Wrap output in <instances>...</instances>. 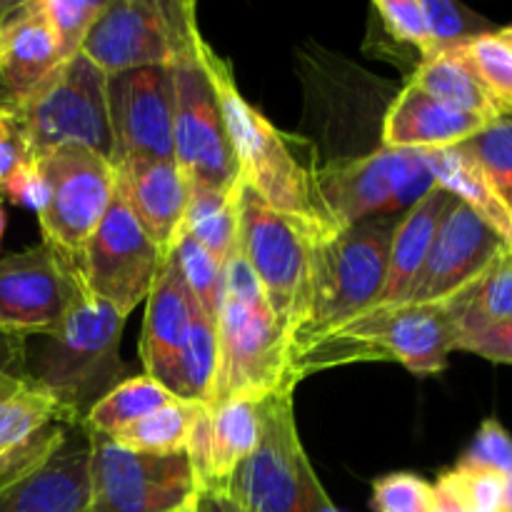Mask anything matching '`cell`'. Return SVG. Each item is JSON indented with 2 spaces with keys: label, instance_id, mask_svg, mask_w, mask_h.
Wrapping results in <instances>:
<instances>
[{
  "label": "cell",
  "instance_id": "obj_1",
  "mask_svg": "<svg viewBox=\"0 0 512 512\" xmlns=\"http://www.w3.org/2000/svg\"><path fill=\"white\" fill-rule=\"evenodd\" d=\"M458 350V330L443 303H403L373 308L333 333L290 353L288 383L298 385L318 370L348 363H400L415 375L448 368Z\"/></svg>",
  "mask_w": 512,
  "mask_h": 512
},
{
  "label": "cell",
  "instance_id": "obj_2",
  "mask_svg": "<svg viewBox=\"0 0 512 512\" xmlns=\"http://www.w3.org/2000/svg\"><path fill=\"white\" fill-rule=\"evenodd\" d=\"M215 333L218 370L208 408L233 398L263 400L275 390L293 388L288 383L290 340L238 248L225 263L223 305Z\"/></svg>",
  "mask_w": 512,
  "mask_h": 512
},
{
  "label": "cell",
  "instance_id": "obj_3",
  "mask_svg": "<svg viewBox=\"0 0 512 512\" xmlns=\"http://www.w3.org/2000/svg\"><path fill=\"white\" fill-rule=\"evenodd\" d=\"M400 218H373L315 238L303 320L293 353L368 313L383 290Z\"/></svg>",
  "mask_w": 512,
  "mask_h": 512
},
{
  "label": "cell",
  "instance_id": "obj_4",
  "mask_svg": "<svg viewBox=\"0 0 512 512\" xmlns=\"http://www.w3.org/2000/svg\"><path fill=\"white\" fill-rule=\"evenodd\" d=\"M195 53L218 95L240 183L253 190L255 198L268 208L318 225L313 213V168L295 153L293 138L275 128L243 98L230 65L205 43L203 35L195 43Z\"/></svg>",
  "mask_w": 512,
  "mask_h": 512
},
{
  "label": "cell",
  "instance_id": "obj_5",
  "mask_svg": "<svg viewBox=\"0 0 512 512\" xmlns=\"http://www.w3.org/2000/svg\"><path fill=\"white\" fill-rule=\"evenodd\" d=\"M125 320L120 310L90 293H80L58 333L45 340L28 383L65 410L73 425H83L88 410L125 380L120 360Z\"/></svg>",
  "mask_w": 512,
  "mask_h": 512
},
{
  "label": "cell",
  "instance_id": "obj_6",
  "mask_svg": "<svg viewBox=\"0 0 512 512\" xmlns=\"http://www.w3.org/2000/svg\"><path fill=\"white\" fill-rule=\"evenodd\" d=\"M435 188L428 150L378 148L313 168L320 235L373 218H403Z\"/></svg>",
  "mask_w": 512,
  "mask_h": 512
},
{
  "label": "cell",
  "instance_id": "obj_7",
  "mask_svg": "<svg viewBox=\"0 0 512 512\" xmlns=\"http://www.w3.org/2000/svg\"><path fill=\"white\" fill-rule=\"evenodd\" d=\"M260 440L223 493L245 512H325L333 508L300 443L293 388L260 400Z\"/></svg>",
  "mask_w": 512,
  "mask_h": 512
},
{
  "label": "cell",
  "instance_id": "obj_8",
  "mask_svg": "<svg viewBox=\"0 0 512 512\" xmlns=\"http://www.w3.org/2000/svg\"><path fill=\"white\" fill-rule=\"evenodd\" d=\"M30 160L63 145H85L113 163L108 115V75L78 53L60 65L33 95L10 105Z\"/></svg>",
  "mask_w": 512,
  "mask_h": 512
},
{
  "label": "cell",
  "instance_id": "obj_9",
  "mask_svg": "<svg viewBox=\"0 0 512 512\" xmlns=\"http://www.w3.org/2000/svg\"><path fill=\"white\" fill-rule=\"evenodd\" d=\"M318 225L268 208L240 183L238 250L258 278L275 320L288 335L290 348L303 320L313 245Z\"/></svg>",
  "mask_w": 512,
  "mask_h": 512
},
{
  "label": "cell",
  "instance_id": "obj_10",
  "mask_svg": "<svg viewBox=\"0 0 512 512\" xmlns=\"http://www.w3.org/2000/svg\"><path fill=\"white\" fill-rule=\"evenodd\" d=\"M33 163L45 178V205L38 213L43 243L75 273L85 245L113 203L118 170L85 145H63Z\"/></svg>",
  "mask_w": 512,
  "mask_h": 512
},
{
  "label": "cell",
  "instance_id": "obj_11",
  "mask_svg": "<svg viewBox=\"0 0 512 512\" xmlns=\"http://www.w3.org/2000/svg\"><path fill=\"white\" fill-rule=\"evenodd\" d=\"M198 33L193 3L110 0L80 53L113 78L138 68H170Z\"/></svg>",
  "mask_w": 512,
  "mask_h": 512
},
{
  "label": "cell",
  "instance_id": "obj_12",
  "mask_svg": "<svg viewBox=\"0 0 512 512\" xmlns=\"http://www.w3.org/2000/svg\"><path fill=\"white\" fill-rule=\"evenodd\" d=\"M90 440V512H175L200 493L188 455H148Z\"/></svg>",
  "mask_w": 512,
  "mask_h": 512
},
{
  "label": "cell",
  "instance_id": "obj_13",
  "mask_svg": "<svg viewBox=\"0 0 512 512\" xmlns=\"http://www.w3.org/2000/svg\"><path fill=\"white\" fill-rule=\"evenodd\" d=\"M200 35L203 33L195 35L193 48L170 65L175 100V163L188 178V185L230 190L240 185V173L218 95L195 53Z\"/></svg>",
  "mask_w": 512,
  "mask_h": 512
},
{
  "label": "cell",
  "instance_id": "obj_14",
  "mask_svg": "<svg viewBox=\"0 0 512 512\" xmlns=\"http://www.w3.org/2000/svg\"><path fill=\"white\" fill-rule=\"evenodd\" d=\"M165 255L145 235L115 190L108 213L85 245L75 275L85 293L105 300L123 315L145 303Z\"/></svg>",
  "mask_w": 512,
  "mask_h": 512
},
{
  "label": "cell",
  "instance_id": "obj_15",
  "mask_svg": "<svg viewBox=\"0 0 512 512\" xmlns=\"http://www.w3.org/2000/svg\"><path fill=\"white\" fill-rule=\"evenodd\" d=\"M113 165L168 163L173 143V70L138 68L108 78Z\"/></svg>",
  "mask_w": 512,
  "mask_h": 512
},
{
  "label": "cell",
  "instance_id": "obj_16",
  "mask_svg": "<svg viewBox=\"0 0 512 512\" xmlns=\"http://www.w3.org/2000/svg\"><path fill=\"white\" fill-rule=\"evenodd\" d=\"M83 285L45 243L0 258V333H58Z\"/></svg>",
  "mask_w": 512,
  "mask_h": 512
},
{
  "label": "cell",
  "instance_id": "obj_17",
  "mask_svg": "<svg viewBox=\"0 0 512 512\" xmlns=\"http://www.w3.org/2000/svg\"><path fill=\"white\" fill-rule=\"evenodd\" d=\"M505 248L512 245L455 198L405 303H445L473 283Z\"/></svg>",
  "mask_w": 512,
  "mask_h": 512
},
{
  "label": "cell",
  "instance_id": "obj_18",
  "mask_svg": "<svg viewBox=\"0 0 512 512\" xmlns=\"http://www.w3.org/2000/svg\"><path fill=\"white\" fill-rule=\"evenodd\" d=\"M73 420L53 398L20 378L0 393V488L58 453Z\"/></svg>",
  "mask_w": 512,
  "mask_h": 512
},
{
  "label": "cell",
  "instance_id": "obj_19",
  "mask_svg": "<svg viewBox=\"0 0 512 512\" xmlns=\"http://www.w3.org/2000/svg\"><path fill=\"white\" fill-rule=\"evenodd\" d=\"M260 428V400L255 398H233L215 408H200L185 450L200 493H223L235 468L258 445Z\"/></svg>",
  "mask_w": 512,
  "mask_h": 512
},
{
  "label": "cell",
  "instance_id": "obj_20",
  "mask_svg": "<svg viewBox=\"0 0 512 512\" xmlns=\"http://www.w3.org/2000/svg\"><path fill=\"white\" fill-rule=\"evenodd\" d=\"M60 65L40 0L0 3V108L23 103Z\"/></svg>",
  "mask_w": 512,
  "mask_h": 512
},
{
  "label": "cell",
  "instance_id": "obj_21",
  "mask_svg": "<svg viewBox=\"0 0 512 512\" xmlns=\"http://www.w3.org/2000/svg\"><path fill=\"white\" fill-rule=\"evenodd\" d=\"M118 170V195L150 240L168 258L183 233L190 185L175 160L128 163Z\"/></svg>",
  "mask_w": 512,
  "mask_h": 512
},
{
  "label": "cell",
  "instance_id": "obj_22",
  "mask_svg": "<svg viewBox=\"0 0 512 512\" xmlns=\"http://www.w3.org/2000/svg\"><path fill=\"white\" fill-rule=\"evenodd\" d=\"M198 300L180 278L178 268L165 258L148 298H145L143 335H140V360L145 375L158 380L165 388L175 363H178L183 345L188 340L190 325L198 313Z\"/></svg>",
  "mask_w": 512,
  "mask_h": 512
},
{
  "label": "cell",
  "instance_id": "obj_23",
  "mask_svg": "<svg viewBox=\"0 0 512 512\" xmlns=\"http://www.w3.org/2000/svg\"><path fill=\"white\" fill-rule=\"evenodd\" d=\"M0 512H90V443L63 448L0 488Z\"/></svg>",
  "mask_w": 512,
  "mask_h": 512
},
{
  "label": "cell",
  "instance_id": "obj_24",
  "mask_svg": "<svg viewBox=\"0 0 512 512\" xmlns=\"http://www.w3.org/2000/svg\"><path fill=\"white\" fill-rule=\"evenodd\" d=\"M485 125L490 123L448 108L408 83L385 113L383 145L400 150L458 148Z\"/></svg>",
  "mask_w": 512,
  "mask_h": 512
},
{
  "label": "cell",
  "instance_id": "obj_25",
  "mask_svg": "<svg viewBox=\"0 0 512 512\" xmlns=\"http://www.w3.org/2000/svg\"><path fill=\"white\" fill-rule=\"evenodd\" d=\"M453 200L455 198L448 190L435 185L415 208H410L400 218L393 235V245H390L388 273H385L383 290H380L373 308H393V305H403L408 300L410 290H413L415 280H418L420 270H423L425 260H428L435 233H438L440 223H443Z\"/></svg>",
  "mask_w": 512,
  "mask_h": 512
},
{
  "label": "cell",
  "instance_id": "obj_26",
  "mask_svg": "<svg viewBox=\"0 0 512 512\" xmlns=\"http://www.w3.org/2000/svg\"><path fill=\"white\" fill-rule=\"evenodd\" d=\"M410 85L423 90L425 95L435 98L438 103L448 105V108L460 110V113L475 115V118L485 120V123H495L500 120L498 105L483 88L480 78L475 75L473 65L465 58L463 48L443 50V53L428 55L420 60L413 70Z\"/></svg>",
  "mask_w": 512,
  "mask_h": 512
},
{
  "label": "cell",
  "instance_id": "obj_27",
  "mask_svg": "<svg viewBox=\"0 0 512 512\" xmlns=\"http://www.w3.org/2000/svg\"><path fill=\"white\" fill-rule=\"evenodd\" d=\"M428 160L435 185L445 188L453 198L468 205L505 243L512 245V215L500 203L493 185L488 183V178L478 168V163L460 148L428 150Z\"/></svg>",
  "mask_w": 512,
  "mask_h": 512
},
{
  "label": "cell",
  "instance_id": "obj_28",
  "mask_svg": "<svg viewBox=\"0 0 512 512\" xmlns=\"http://www.w3.org/2000/svg\"><path fill=\"white\" fill-rule=\"evenodd\" d=\"M458 338L512 320V248H505L478 278L445 300Z\"/></svg>",
  "mask_w": 512,
  "mask_h": 512
},
{
  "label": "cell",
  "instance_id": "obj_29",
  "mask_svg": "<svg viewBox=\"0 0 512 512\" xmlns=\"http://www.w3.org/2000/svg\"><path fill=\"white\" fill-rule=\"evenodd\" d=\"M238 203L240 185L230 190L190 185L188 210H185L180 238L188 235L225 265L238 248Z\"/></svg>",
  "mask_w": 512,
  "mask_h": 512
},
{
  "label": "cell",
  "instance_id": "obj_30",
  "mask_svg": "<svg viewBox=\"0 0 512 512\" xmlns=\"http://www.w3.org/2000/svg\"><path fill=\"white\" fill-rule=\"evenodd\" d=\"M175 400L178 398L170 390H165L158 380L150 378V375H130V378L120 380L115 388H110L88 410L80 428L88 430V435L113 438L115 433L125 430L128 425L138 423L140 418L175 403Z\"/></svg>",
  "mask_w": 512,
  "mask_h": 512
},
{
  "label": "cell",
  "instance_id": "obj_31",
  "mask_svg": "<svg viewBox=\"0 0 512 512\" xmlns=\"http://www.w3.org/2000/svg\"><path fill=\"white\" fill-rule=\"evenodd\" d=\"M215 370H218V333H215L213 320L203 313V308H198L183 353L165 383V390H170L175 398L185 400V403L208 408Z\"/></svg>",
  "mask_w": 512,
  "mask_h": 512
},
{
  "label": "cell",
  "instance_id": "obj_32",
  "mask_svg": "<svg viewBox=\"0 0 512 512\" xmlns=\"http://www.w3.org/2000/svg\"><path fill=\"white\" fill-rule=\"evenodd\" d=\"M203 405L185 403V400H175V403L158 408L155 413L145 415L138 423L128 425L125 430L115 433L113 443L120 448L135 450V453L148 455H178L188 450L190 430H193L195 420Z\"/></svg>",
  "mask_w": 512,
  "mask_h": 512
},
{
  "label": "cell",
  "instance_id": "obj_33",
  "mask_svg": "<svg viewBox=\"0 0 512 512\" xmlns=\"http://www.w3.org/2000/svg\"><path fill=\"white\" fill-rule=\"evenodd\" d=\"M458 148L478 163L500 203L512 215V118H500L485 125Z\"/></svg>",
  "mask_w": 512,
  "mask_h": 512
},
{
  "label": "cell",
  "instance_id": "obj_34",
  "mask_svg": "<svg viewBox=\"0 0 512 512\" xmlns=\"http://www.w3.org/2000/svg\"><path fill=\"white\" fill-rule=\"evenodd\" d=\"M168 258L175 263L180 278L185 280V285L193 293V298L198 300L203 313L215 323L220 305H223L225 265L188 235L178 240V245H175Z\"/></svg>",
  "mask_w": 512,
  "mask_h": 512
},
{
  "label": "cell",
  "instance_id": "obj_35",
  "mask_svg": "<svg viewBox=\"0 0 512 512\" xmlns=\"http://www.w3.org/2000/svg\"><path fill=\"white\" fill-rule=\"evenodd\" d=\"M503 118H512V50L495 30L460 45Z\"/></svg>",
  "mask_w": 512,
  "mask_h": 512
},
{
  "label": "cell",
  "instance_id": "obj_36",
  "mask_svg": "<svg viewBox=\"0 0 512 512\" xmlns=\"http://www.w3.org/2000/svg\"><path fill=\"white\" fill-rule=\"evenodd\" d=\"M420 8L428 28L430 55L460 48L468 40L490 33V25L483 15H475L473 10L453 0H420Z\"/></svg>",
  "mask_w": 512,
  "mask_h": 512
},
{
  "label": "cell",
  "instance_id": "obj_37",
  "mask_svg": "<svg viewBox=\"0 0 512 512\" xmlns=\"http://www.w3.org/2000/svg\"><path fill=\"white\" fill-rule=\"evenodd\" d=\"M110 0H40L63 63L80 53L85 38Z\"/></svg>",
  "mask_w": 512,
  "mask_h": 512
},
{
  "label": "cell",
  "instance_id": "obj_38",
  "mask_svg": "<svg viewBox=\"0 0 512 512\" xmlns=\"http://www.w3.org/2000/svg\"><path fill=\"white\" fill-rule=\"evenodd\" d=\"M440 485L450 490L468 512H500L505 495V475L493 470L460 468L443 473L438 478Z\"/></svg>",
  "mask_w": 512,
  "mask_h": 512
},
{
  "label": "cell",
  "instance_id": "obj_39",
  "mask_svg": "<svg viewBox=\"0 0 512 512\" xmlns=\"http://www.w3.org/2000/svg\"><path fill=\"white\" fill-rule=\"evenodd\" d=\"M435 488L415 473H390L373 483L375 512H433Z\"/></svg>",
  "mask_w": 512,
  "mask_h": 512
},
{
  "label": "cell",
  "instance_id": "obj_40",
  "mask_svg": "<svg viewBox=\"0 0 512 512\" xmlns=\"http://www.w3.org/2000/svg\"><path fill=\"white\" fill-rule=\"evenodd\" d=\"M460 468L475 470H493V473L508 475L512 473V435L498 420H485L475 433L473 443L460 455Z\"/></svg>",
  "mask_w": 512,
  "mask_h": 512
},
{
  "label": "cell",
  "instance_id": "obj_41",
  "mask_svg": "<svg viewBox=\"0 0 512 512\" xmlns=\"http://www.w3.org/2000/svg\"><path fill=\"white\" fill-rule=\"evenodd\" d=\"M373 10L395 40L413 45L423 58H428L430 40L420 0H375Z\"/></svg>",
  "mask_w": 512,
  "mask_h": 512
},
{
  "label": "cell",
  "instance_id": "obj_42",
  "mask_svg": "<svg viewBox=\"0 0 512 512\" xmlns=\"http://www.w3.org/2000/svg\"><path fill=\"white\" fill-rule=\"evenodd\" d=\"M458 350L475 353L485 360H493V363L512 365V320L460 335Z\"/></svg>",
  "mask_w": 512,
  "mask_h": 512
},
{
  "label": "cell",
  "instance_id": "obj_43",
  "mask_svg": "<svg viewBox=\"0 0 512 512\" xmlns=\"http://www.w3.org/2000/svg\"><path fill=\"white\" fill-rule=\"evenodd\" d=\"M3 195L15 205H23V208L35 210L40 213V208L45 205V178L40 173L38 163H25L10 175L3 183Z\"/></svg>",
  "mask_w": 512,
  "mask_h": 512
},
{
  "label": "cell",
  "instance_id": "obj_44",
  "mask_svg": "<svg viewBox=\"0 0 512 512\" xmlns=\"http://www.w3.org/2000/svg\"><path fill=\"white\" fill-rule=\"evenodd\" d=\"M25 163H30V158L18 123L8 108H0V183H5Z\"/></svg>",
  "mask_w": 512,
  "mask_h": 512
},
{
  "label": "cell",
  "instance_id": "obj_45",
  "mask_svg": "<svg viewBox=\"0 0 512 512\" xmlns=\"http://www.w3.org/2000/svg\"><path fill=\"white\" fill-rule=\"evenodd\" d=\"M200 512H245V510H240L225 493L205 490V493H200Z\"/></svg>",
  "mask_w": 512,
  "mask_h": 512
},
{
  "label": "cell",
  "instance_id": "obj_46",
  "mask_svg": "<svg viewBox=\"0 0 512 512\" xmlns=\"http://www.w3.org/2000/svg\"><path fill=\"white\" fill-rule=\"evenodd\" d=\"M433 488H435V508H433V512H468L463 508V505L458 503V498H455V495L450 493L448 488H445V485L435 483Z\"/></svg>",
  "mask_w": 512,
  "mask_h": 512
},
{
  "label": "cell",
  "instance_id": "obj_47",
  "mask_svg": "<svg viewBox=\"0 0 512 512\" xmlns=\"http://www.w3.org/2000/svg\"><path fill=\"white\" fill-rule=\"evenodd\" d=\"M500 512H512V473L505 478V495H503V508Z\"/></svg>",
  "mask_w": 512,
  "mask_h": 512
},
{
  "label": "cell",
  "instance_id": "obj_48",
  "mask_svg": "<svg viewBox=\"0 0 512 512\" xmlns=\"http://www.w3.org/2000/svg\"><path fill=\"white\" fill-rule=\"evenodd\" d=\"M20 378H15V375H10V373H5L3 368H0V393H3V390H8V388H13L15 383H18Z\"/></svg>",
  "mask_w": 512,
  "mask_h": 512
},
{
  "label": "cell",
  "instance_id": "obj_49",
  "mask_svg": "<svg viewBox=\"0 0 512 512\" xmlns=\"http://www.w3.org/2000/svg\"><path fill=\"white\" fill-rule=\"evenodd\" d=\"M175 512H200V493L195 498H190L183 508H178Z\"/></svg>",
  "mask_w": 512,
  "mask_h": 512
},
{
  "label": "cell",
  "instance_id": "obj_50",
  "mask_svg": "<svg viewBox=\"0 0 512 512\" xmlns=\"http://www.w3.org/2000/svg\"><path fill=\"white\" fill-rule=\"evenodd\" d=\"M495 33H498V38L503 40V43L508 45V48L512 50V25H508V28H500V30H495Z\"/></svg>",
  "mask_w": 512,
  "mask_h": 512
},
{
  "label": "cell",
  "instance_id": "obj_51",
  "mask_svg": "<svg viewBox=\"0 0 512 512\" xmlns=\"http://www.w3.org/2000/svg\"><path fill=\"white\" fill-rule=\"evenodd\" d=\"M5 225H8V218H5V210H3V205H0V240H3Z\"/></svg>",
  "mask_w": 512,
  "mask_h": 512
},
{
  "label": "cell",
  "instance_id": "obj_52",
  "mask_svg": "<svg viewBox=\"0 0 512 512\" xmlns=\"http://www.w3.org/2000/svg\"><path fill=\"white\" fill-rule=\"evenodd\" d=\"M325 512H340L338 508H335V505H333V508H328V510H325Z\"/></svg>",
  "mask_w": 512,
  "mask_h": 512
},
{
  "label": "cell",
  "instance_id": "obj_53",
  "mask_svg": "<svg viewBox=\"0 0 512 512\" xmlns=\"http://www.w3.org/2000/svg\"><path fill=\"white\" fill-rule=\"evenodd\" d=\"M0 198H3V183H0Z\"/></svg>",
  "mask_w": 512,
  "mask_h": 512
}]
</instances>
